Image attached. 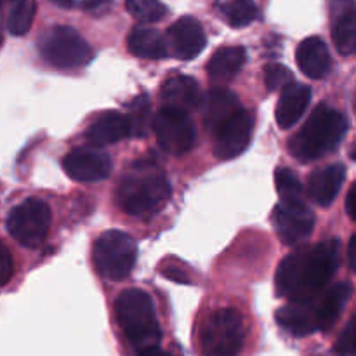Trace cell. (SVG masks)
<instances>
[{"label": "cell", "instance_id": "cell-1", "mask_svg": "<svg viewBox=\"0 0 356 356\" xmlns=\"http://www.w3.org/2000/svg\"><path fill=\"white\" fill-rule=\"evenodd\" d=\"M339 264V240L299 247L278 266L275 277L277 294L289 302L312 301L325 291Z\"/></svg>", "mask_w": 356, "mask_h": 356}, {"label": "cell", "instance_id": "cell-2", "mask_svg": "<svg viewBox=\"0 0 356 356\" xmlns=\"http://www.w3.org/2000/svg\"><path fill=\"white\" fill-rule=\"evenodd\" d=\"M170 198V184L155 162L143 160L131 167L117 188V204L125 214L152 218Z\"/></svg>", "mask_w": 356, "mask_h": 356}, {"label": "cell", "instance_id": "cell-3", "mask_svg": "<svg viewBox=\"0 0 356 356\" xmlns=\"http://www.w3.org/2000/svg\"><path fill=\"white\" fill-rule=\"evenodd\" d=\"M118 325L136 356H148L160 350L162 330L156 318L155 302L141 289H127L115 302Z\"/></svg>", "mask_w": 356, "mask_h": 356}, {"label": "cell", "instance_id": "cell-4", "mask_svg": "<svg viewBox=\"0 0 356 356\" xmlns=\"http://www.w3.org/2000/svg\"><path fill=\"white\" fill-rule=\"evenodd\" d=\"M348 131V118L341 111L318 104L301 131L289 141V152L299 162H313L334 152Z\"/></svg>", "mask_w": 356, "mask_h": 356}, {"label": "cell", "instance_id": "cell-5", "mask_svg": "<svg viewBox=\"0 0 356 356\" xmlns=\"http://www.w3.org/2000/svg\"><path fill=\"white\" fill-rule=\"evenodd\" d=\"M245 343V322L233 308L212 312L200 329V350L204 356H238Z\"/></svg>", "mask_w": 356, "mask_h": 356}, {"label": "cell", "instance_id": "cell-6", "mask_svg": "<svg viewBox=\"0 0 356 356\" xmlns=\"http://www.w3.org/2000/svg\"><path fill=\"white\" fill-rule=\"evenodd\" d=\"M40 56L51 66L59 70H75L89 65L94 51L86 38L70 26H51L38 40Z\"/></svg>", "mask_w": 356, "mask_h": 356}, {"label": "cell", "instance_id": "cell-7", "mask_svg": "<svg viewBox=\"0 0 356 356\" xmlns=\"http://www.w3.org/2000/svg\"><path fill=\"white\" fill-rule=\"evenodd\" d=\"M92 259L101 277L111 282H120L131 275L138 259V247L131 235L120 229H110L94 243Z\"/></svg>", "mask_w": 356, "mask_h": 356}, {"label": "cell", "instance_id": "cell-8", "mask_svg": "<svg viewBox=\"0 0 356 356\" xmlns=\"http://www.w3.org/2000/svg\"><path fill=\"white\" fill-rule=\"evenodd\" d=\"M51 209L40 198H28L7 216V232L19 245L37 249L51 228Z\"/></svg>", "mask_w": 356, "mask_h": 356}, {"label": "cell", "instance_id": "cell-9", "mask_svg": "<svg viewBox=\"0 0 356 356\" xmlns=\"http://www.w3.org/2000/svg\"><path fill=\"white\" fill-rule=\"evenodd\" d=\"M153 131L163 152L183 155L190 152L197 141V127L186 111L162 106L153 118Z\"/></svg>", "mask_w": 356, "mask_h": 356}, {"label": "cell", "instance_id": "cell-10", "mask_svg": "<svg viewBox=\"0 0 356 356\" xmlns=\"http://www.w3.org/2000/svg\"><path fill=\"white\" fill-rule=\"evenodd\" d=\"M254 131V117L245 108H240L229 118L212 131L214 155L219 160H232L242 155L250 145Z\"/></svg>", "mask_w": 356, "mask_h": 356}, {"label": "cell", "instance_id": "cell-11", "mask_svg": "<svg viewBox=\"0 0 356 356\" xmlns=\"http://www.w3.org/2000/svg\"><path fill=\"white\" fill-rule=\"evenodd\" d=\"M271 222L285 245L308 238L315 228V214L305 202H280L271 212Z\"/></svg>", "mask_w": 356, "mask_h": 356}, {"label": "cell", "instance_id": "cell-12", "mask_svg": "<svg viewBox=\"0 0 356 356\" xmlns=\"http://www.w3.org/2000/svg\"><path fill=\"white\" fill-rule=\"evenodd\" d=\"M63 169L73 181L96 183L110 176L111 160L108 153H104L97 146L76 148L63 159Z\"/></svg>", "mask_w": 356, "mask_h": 356}, {"label": "cell", "instance_id": "cell-13", "mask_svg": "<svg viewBox=\"0 0 356 356\" xmlns=\"http://www.w3.org/2000/svg\"><path fill=\"white\" fill-rule=\"evenodd\" d=\"M167 44L172 47L174 56L181 61H190L195 59L204 47L207 45L204 28L195 17L184 16L179 17L167 33Z\"/></svg>", "mask_w": 356, "mask_h": 356}, {"label": "cell", "instance_id": "cell-14", "mask_svg": "<svg viewBox=\"0 0 356 356\" xmlns=\"http://www.w3.org/2000/svg\"><path fill=\"white\" fill-rule=\"evenodd\" d=\"M351 296H353V285L350 282H339L334 287L325 289L315 299H312L318 332H325L336 325Z\"/></svg>", "mask_w": 356, "mask_h": 356}, {"label": "cell", "instance_id": "cell-15", "mask_svg": "<svg viewBox=\"0 0 356 356\" xmlns=\"http://www.w3.org/2000/svg\"><path fill=\"white\" fill-rule=\"evenodd\" d=\"M296 61L299 70L309 79H325L332 72V56L320 37H308L298 45Z\"/></svg>", "mask_w": 356, "mask_h": 356}, {"label": "cell", "instance_id": "cell-16", "mask_svg": "<svg viewBox=\"0 0 356 356\" xmlns=\"http://www.w3.org/2000/svg\"><path fill=\"white\" fill-rule=\"evenodd\" d=\"M330 23L337 52L351 56L355 52V2L353 0H330Z\"/></svg>", "mask_w": 356, "mask_h": 356}, {"label": "cell", "instance_id": "cell-17", "mask_svg": "<svg viewBox=\"0 0 356 356\" xmlns=\"http://www.w3.org/2000/svg\"><path fill=\"white\" fill-rule=\"evenodd\" d=\"M312 101V89L305 83L291 82L282 89L280 99L277 103V117L278 127L280 129H291L299 122L306 108L309 106Z\"/></svg>", "mask_w": 356, "mask_h": 356}, {"label": "cell", "instance_id": "cell-18", "mask_svg": "<svg viewBox=\"0 0 356 356\" xmlns=\"http://www.w3.org/2000/svg\"><path fill=\"white\" fill-rule=\"evenodd\" d=\"M344 177H346V169L343 163H332L315 170L308 183L309 198L320 207H329L339 195Z\"/></svg>", "mask_w": 356, "mask_h": 356}, {"label": "cell", "instance_id": "cell-19", "mask_svg": "<svg viewBox=\"0 0 356 356\" xmlns=\"http://www.w3.org/2000/svg\"><path fill=\"white\" fill-rule=\"evenodd\" d=\"M160 97H162L163 106L176 108V110L190 113L191 110H197L198 108L202 94L197 80L186 75H176L170 76L163 83Z\"/></svg>", "mask_w": 356, "mask_h": 356}, {"label": "cell", "instance_id": "cell-20", "mask_svg": "<svg viewBox=\"0 0 356 356\" xmlns=\"http://www.w3.org/2000/svg\"><path fill=\"white\" fill-rule=\"evenodd\" d=\"M275 318L282 329L296 337H305L313 332H318L313 301L289 302L278 309Z\"/></svg>", "mask_w": 356, "mask_h": 356}, {"label": "cell", "instance_id": "cell-21", "mask_svg": "<svg viewBox=\"0 0 356 356\" xmlns=\"http://www.w3.org/2000/svg\"><path fill=\"white\" fill-rule=\"evenodd\" d=\"M131 134L127 115L120 111H106L90 124L86 136L92 146H108L122 141Z\"/></svg>", "mask_w": 356, "mask_h": 356}, {"label": "cell", "instance_id": "cell-22", "mask_svg": "<svg viewBox=\"0 0 356 356\" xmlns=\"http://www.w3.org/2000/svg\"><path fill=\"white\" fill-rule=\"evenodd\" d=\"M204 111H202V117H204V124L207 125L209 131H214L219 124L226 120V118L232 117L236 110H240V101L235 96V92H232L226 87H216L211 89L204 96Z\"/></svg>", "mask_w": 356, "mask_h": 356}, {"label": "cell", "instance_id": "cell-23", "mask_svg": "<svg viewBox=\"0 0 356 356\" xmlns=\"http://www.w3.org/2000/svg\"><path fill=\"white\" fill-rule=\"evenodd\" d=\"M247 61L245 47L233 45V47H221L209 59L207 73L216 82H229L235 79Z\"/></svg>", "mask_w": 356, "mask_h": 356}, {"label": "cell", "instance_id": "cell-24", "mask_svg": "<svg viewBox=\"0 0 356 356\" xmlns=\"http://www.w3.org/2000/svg\"><path fill=\"white\" fill-rule=\"evenodd\" d=\"M129 52L136 58L143 59H163L169 56V44L162 33L153 28L139 26L129 33Z\"/></svg>", "mask_w": 356, "mask_h": 356}, {"label": "cell", "instance_id": "cell-25", "mask_svg": "<svg viewBox=\"0 0 356 356\" xmlns=\"http://www.w3.org/2000/svg\"><path fill=\"white\" fill-rule=\"evenodd\" d=\"M218 10L232 28L249 26L257 17L256 0H228L219 3Z\"/></svg>", "mask_w": 356, "mask_h": 356}, {"label": "cell", "instance_id": "cell-26", "mask_svg": "<svg viewBox=\"0 0 356 356\" xmlns=\"http://www.w3.org/2000/svg\"><path fill=\"white\" fill-rule=\"evenodd\" d=\"M37 3L35 0H10L7 28L13 35H24L33 24Z\"/></svg>", "mask_w": 356, "mask_h": 356}, {"label": "cell", "instance_id": "cell-27", "mask_svg": "<svg viewBox=\"0 0 356 356\" xmlns=\"http://www.w3.org/2000/svg\"><path fill=\"white\" fill-rule=\"evenodd\" d=\"M125 9L139 23H156L165 17L167 7L160 0H125Z\"/></svg>", "mask_w": 356, "mask_h": 356}, {"label": "cell", "instance_id": "cell-28", "mask_svg": "<svg viewBox=\"0 0 356 356\" xmlns=\"http://www.w3.org/2000/svg\"><path fill=\"white\" fill-rule=\"evenodd\" d=\"M275 184L280 195L282 202H301L302 200V184L298 174L287 167H280L275 172Z\"/></svg>", "mask_w": 356, "mask_h": 356}, {"label": "cell", "instance_id": "cell-29", "mask_svg": "<svg viewBox=\"0 0 356 356\" xmlns=\"http://www.w3.org/2000/svg\"><path fill=\"white\" fill-rule=\"evenodd\" d=\"M148 117H149V99L146 96H139L132 101L131 113L127 115L129 120V131L131 134L143 138L148 127Z\"/></svg>", "mask_w": 356, "mask_h": 356}, {"label": "cell", "instance_id": "cell-30", "mask_svg": "<svg viewBox=\"0 0 356 356\" xmlns=\"http://www.w3.org/2000/svg\"><path fill=\"white\" fill-rule=\"evenodd\" d=\"M292 72L282 65H268L264 70V82H266V89L270 92L273 90H282L287 83L292 82Z\"/></svg>", "mask_w": 356, "mask_h": 356}, {"label": "cell", "instance_id": "cell-31", "mask_svg": "<svg viewBox=\"0 0 356 356\" xmlns=\"http://www.w3.org/2000/svg\"><path fill=\"white\" fill-rule=\"evenodd\" d=\"M334 353L337 356H351L353 355V320L348 322L343 334L339 336L337 343L334 344Z\"/></svg>", "mask_w": 356, "mask_h": 356}, {"label": "cell", "instance_id": "cell-32", "mask_svg": "<svg viewBox=\"0 0 356 356\" xmlns=\"http://www.w3.org/2000/svg\"><path fill=\"white\" fill-rule=\"evenodd\" d=\"M14 261L9 249L0 242V285H6L13 278Z\"/></svg>", "mask_w": 356, "mask_h": 356}, {"label": "cell", "instance_id": "cell-33", "mask_svg": "<svg viewBox=\"0 0 356 356\" xmlns=\"http://www.w3.org/2000/svg\"><path fill=\"white\" fill-rule=\"evenodd\" d=\"M79 2H80V6L86 7L87 10H94V9H97V7L108 3L110 0H79Z\"/></svg>", "mask_w": 356, "mask_h": 356}, {"label": "cell", "instance_id": "cell-34", "mask_svg": "<svg viewBox=\"0 0 356 356\" xmlns=\"http://www.w3.org/2000/svg\"><path fill=\"white\" fill-rule=\"evenodd\" d=\"M353 197H355V186H351L350 191H348V197H346V212H348V216H350L351 219L355 218V214H353Z\"/></svg>", "mask_w": 356, "mask_h": 356}, {"label": "cell", "instance_id": "cell-35", "mask_svg": "<svg viewBox=\"0 0 356 356\" xmlns=\"http://www.w3.org/2000/svg\"><path fill=\"white\" fill-rule=\"evenodd\" d=\"M355 235L350 238V245H348V263H350V268L353 270L355 268Z\"/></svg>", "mask_w": 356, "mask_h": 356}, {"label": "cell", "instance_id": "cell-36", "mask_svg": "<svg viewBox=\"0 0 356 356\" xmlns=\"http://www.w3.org/2000/svg\"><path fill=\"white\" fill-rule=\"evenodd\" d=\"M52 3H56V6H59V7H66V9H68V7H73L76 3V0H51Z\"/></svg>", "mask_w": 356, "mask_h": 356}, {"label": "cell", "instance_id": "cell-37", "mask_svg": "<svg viewBox=\"0 0 356 356\" xmlns=\"http://www.w3.org/2000/svg\"><path fill=\"white\" fill-rule=\"evenodd\" d=\"M148 356H172V355L165 353V351H160V350H156V351H153V353H152V355H148Z\"/></svg>", "mask_w": 356, "mask_h": 356}, {"label": "cell", "instance_id": "cell-38", "mask_svg": "<svg viewBox=\"0 0 356 356\" xmlns=\"http://www.w3.org/2000/svg\"><path fill=\"white\" fill-rule=\"evenodd\" d=\"M3 44V31H2V24H0V47H2Z\"/></svg>", "mask_w": 356, "mask_h": 356}, {"label": "cell", "instance_id": "cell-39", "mask_svg": "<svg viewBox=\"0 0 356 356\" xmlns=\"http://www.w3.org/2000/svg\"><path fill=\"white\" fill-rule=\"evenodd\" d=\"M2 3H3V0H0V6H2Z\"/></svg>", "mask_w": 356, "mask_h": 356}]
</instances>
